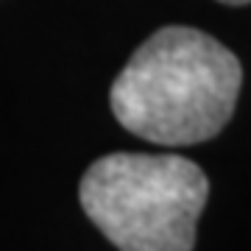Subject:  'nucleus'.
Listing matches in <instances>:
<instances>
[{
    "mask_svg": "<svg viewBox=\"0 0 251 251\" xmlns=\"http://www.w3.org/2000/svg\"><path fill=\"white\" fill-rule=\"evenodd\" d=\"M221 3H226V6H246L251 0H221Z\"/></svg>",
    "mask_w": 251,
    "mask_h": 251,
    "instance_id": "7ed1b4c3",
    "label": "nucleus"
},
{
    "mask_svg": "<svg viewBox=\"0 0 251 251\" xmlns=\"http://www.w3.org/2000/svg\"><path fill=\"white\" fill-rule=\"evenodd\" d=\"M81 206L120 251H193L209 181L176 153H106L78 187Z\"/></svg>",
    "mask_w": 251,
    "mask_h": 251,
    "instance_id": "f03ea898",
    "label": "nucleus"
},
{
    "mask_svg": "<svg viewBox=\"0 0 251 251\" xmlns=\"http://www.w3.org/2000/svg\"><path fill=\"white\" fill-rule=\"evenodd\" d=\"M243 84L240 59L198 28L168 25L134 50L109 103L126 131L148 143L198 145L232 120Z\"/></svg>",
    "mask_w": 251,
    "mask_h": 251,
    "instance_id": "f257e3e1",
    "label": "nucleus"
}]
</instances>
